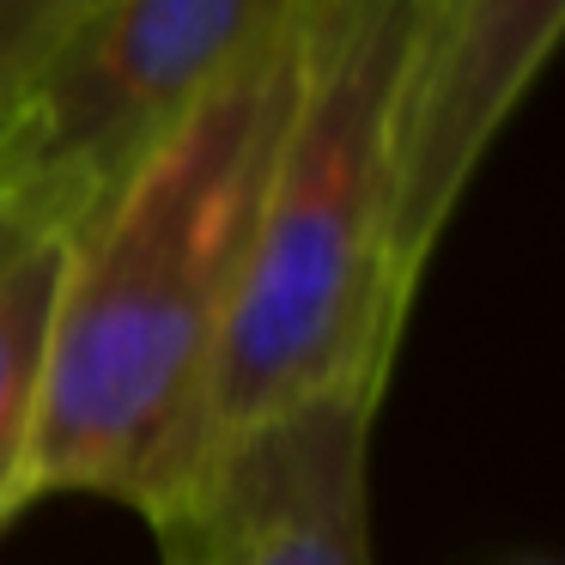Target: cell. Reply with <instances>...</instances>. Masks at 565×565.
<instances>
[{"label":"cell","mask_w":565,"mask_h":565,"mask_svg":"<svg viewBox=\"0 0 565 565\" xmlns=\"http://www.w3.org/2000/svg\"><path fill=\"white\" fill-rule=\"evenodd\" d=\"M390 383H341L213 462L164 565H377L371 431Z\"/></svg>","instance_id":"5b68a950"},{"label":"cell","mask_w":565,"mask_h":565,"mask_svg":"<svg viewBox=\"0 0 565 565\" xmlns=\"http://www.w3.org/2000/svg\"><path fill=\"white\" fill-rule=\"evenodd\" d=\"M565 25V0H407L395 79V286L414 305L456 207L523 110Z\"/></svg>","instance_id":"277c9868"},{"label":"cell","mask_w":565,"mask_h":565,"mask_svg":"<svg viewBox=\"0 0 565 565\" xmlns=\"http://www.w3.org/2000/svg\"><path fill=\"white\" fill-rule=\"evenodd\" d=\"M523 565H547V559H523Z\"/></svg>","instance_id":"ba28073f"},{"label":"cell","mask_w":565,"mask_h":565,"mask_svg":"<svg viewBox=\"0 0 565 565\" xmlns=\"http://www.w3.org/2000/svg\"><path fill=\"white\" fill-rule=\"evenodd\" d=\"M74 220L19 189H0V529L25 511L43 377Z\"/></svg>","instance_id":"8992f818"},{"label":"cell","mask_w":565,"mask_h":565,"mask_svg":"<svg viewBox=\"0 0 565 565\" xmlns=\"http://www.w3.org/2000/svg\"><path fill=\"white\" fill-rule=\"evenodd\" d=\"M402 31L407 0H310L292 110L213 365L195 492L256 426L395 371L414 317L390 256Z\"/></svg>","instance_id":"7a4b0ae2"},{"label":"cell","mask_w":565,"mask_h":565,"mask_svg":"<svg viewBox=\"0 0 565 565\" xmlns=\"http://www.w3.org/2000/svg\"><path fill=\"white\" fill-rule=\"evenodd\" d=\"M98 0H0V110Z\"/></svg>","instance_id":"52a82bcc"},{"label":"cell","mask_w":565,"mask_h":565,"mask_svg":"<svg viewBox=\"0 0 565 565\" xmlns=\"http://www.w3.org/2000/svg\"><path fill=\"white\" fill-rule=\"evenodd\" d=\"M298 19L152 140L74 225L25 511L104 499L177 535L201 419L298 79Z\"/></svg>","instance_id":"6da1fadb"},{"label":"cell","mask_w":565,"mask_h":565,"mask_svg":"<svg viewBox=\"0 0 565 565\" xmlns=\"http://www.w3.org/2000/svg\"><path fill=\"white\" fill-rule=\"evenodd\" d=\"M310 0H98L0 110V189L86 220L98 195Z\"/></svg>","instance_id":"3957f363"}]
</instances>
